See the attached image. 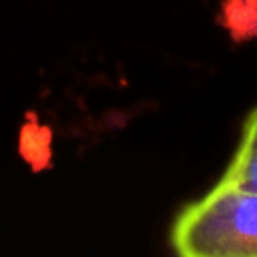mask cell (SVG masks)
Masks as SVG:
<instances>
[{"mask_svg":"<svg viewBox=\"0 0 257 257\" xmlns=\"http://www.w3.org/2000/svg\"><path fill=\"white\" fill-rule=\"evenodd\" d=\"M221 183L257 193V151L237 147V153L225 169Z\"/></svg>","mask_w":257,"mask_h":257,"instance_id":"cell-3","label":"cell"},{"mask_svg":"<svg viewBox=\"0 0 257 257\" xmlns=\"http://www.w3.org/2000/svg\"><path fill=\"white\" fill-rule=\"evenodd\" d=\"M171 245L183 257H257V193L219 181L179 213Z\"/></svg>","mask_w":257,"mask_h":257,"instance_id":"cell-1","label":"cell"},{"mask_svg":"<svg viewBox=\"0 0 257 257\" xmlns=\"http://www.w3.org/2000/svg\"><path fill=\"white\" fill-rule=\"evenodd\" d=\"M239 147L241 149H249V151H257V106L249 112V116L245 120Z\"/></svg>","mask_w":257,"mask_h":257,"instance_id":"cell-4","label":"cell"},{"mask_svg":"<svg viewBox=\"0 0 257 257\" xmlns=\"http://www.w3.org/2000/svg\"><path fill=\"white\" fill-rule=\"evenodd\" d=\"M223 16L235 40L257 38V0H225Z\"/></svg>","mask_w":257,"mask_h":257,"instance_id":"cell-2","label":"cell"}]
</instances>
